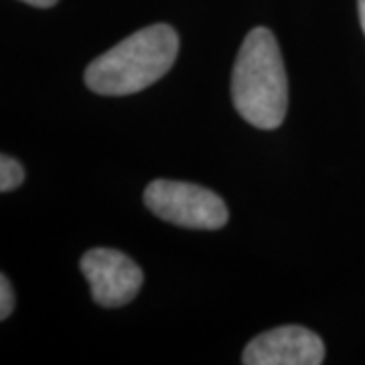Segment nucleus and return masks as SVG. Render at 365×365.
I'll return each mask as SVG.
<instances>
[{"instance_id": "nucleus-1", "label": "nucleus", "mask_w": 365, "mask_h": 365, "mask_svg": "<svg viewBox=\"0 0 365 365\" xmlns=\"http://www.w3.org/2000/svg\"><path fill=\"white\" fill-rule=\"evenodd\" d=\"M237 114L262 130L278 128L288 108V81L282 53L272 31L252 29L237 53L232 76Z\"/></svg>"}, {"instance_id": "nucleus-2", "label": "nucleus", "mask_w": 365, "mask_h": 365, "mask_svg": "<svg viewBox=\"0 0 365 365\" xmlns=\"http://www.w3.org/2000/svg\"><path fill=\"white\" fill-rule=\"evenodd\" d=\"M179 53V35L169 25L132 33L86 69V86L100 96H130L169 71Z\"/></svg>"}, {"instance_id": "nucleus-3", "label": "nucleus", "mask_w": 365, "mask_h": 365, "mask_svg": "<svg viewBox=\"0 0 365 365\" xmlns=\"http://www.w3.org/2000/svg\"><path fill=\"white\" fill-rule=\"evenodd\" d=\"M144 205L160 220L189 230H220L230 217L222 197L193 182L153 181L144 191Z\"/></svg>"}, {"instance_id": "nucleus-4", "label": "nucleus", "mask_w": 365, "mask_h": 365, "mask_svg": "<svg viewBox=\"0 0 365 365\" xmlns=\"http://www.w3.org/2000/svg\"><path fill=\"white\" fill-rule=\"evenodd\" d=\"M79 266L90 284L93 300L106 309L130 302L143 287L140 266L118 250H90L83 254Z\"/></svg>"}, {"instance_id": "nucleus-5", "label": "nucleus", "mask_w": 365, "mask_h": 365, "mask_svg": "<svg viewBox=\"0 0 365 365\" xmlns=\"http://www.w3.org/2000/svg\"><path fill=\"white\" fill-rule=\"evenodd\" d=\"M325 359L321 337L304 327L288 325L266 331L248 343L246 365H319Z\"/></svg>"}, {"instance_id": "nucleus-6", "label": "nucleus", "mask_w": 365, "mask_h": 365, "mask_svg": "<svg viewBox=\"0 0 365 365\" xmlns=\"http://www.w3.org/2000/svg\"><path fill=\"white\" fill-rule=\"evenodd\" d=\"M23 181H25V169L21 167V163L16 158L2 155L0 157V191L2 193L14 191L16 187H21Z\"/></svg>"}, {"instance_id": "nucleus-7", "label": "nucleus", "mask_w": 365, "mask_h": 365, "mask_svg": "<svg viewBox=\"0 0 365 365\" xmlns=\"http://www.w3.org/2000/svg\"><path fill=\"white\" fill-rule=\"evenodd\" d=\"M14 309V292L13 287H11V280L2 274L0 278V319L6 321L11 314H13Z\"/></svg>"}, {"instance_id": "nucleus-8", "label": "nucleus", "mask_w": 365, "mask_h": 365, "mask_svg": "<svg viewBox=\"0 0 365 365\" xmlns=\"http://www.w3.org/2000/svg\"><path fill=\"white\" fill-rule=\"evenodd\" d=\"M31 6H37V9H49L53 4H57V0H23Z\"/></svg>"}, {"instance_id": "nucleus-9", "label": "nucleus", "mask_w": 365, "mask_h": 365, "mask_svg": "<svg viewBox=\"0 0 365 365\" xmlns=\"http://www.w3.org/2000/svg\"><path fill=\"white\" fill-rule=\"evenodd\" d=\"M357 9H359V21H361V29L365 33V0H357Z\"/></svg>"}]
</instances>
